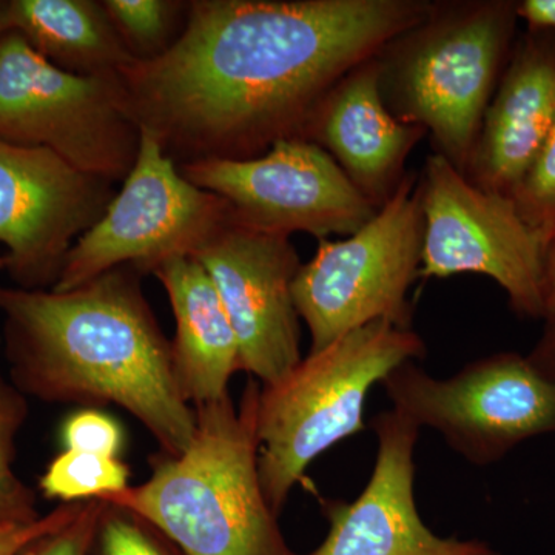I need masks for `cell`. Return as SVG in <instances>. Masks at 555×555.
Masks as SVG:
<instances>
[{
  "mask_svg": "<svg viewBox=\"0 0 555 555\" xmlns=\"http://www.w3.org/2000/svg\"><path fill=\"white\" fill-rule=\"evenodd\" d=\"M429 0H196L155 60L120 69L127 102L177 166L250 159L305 139L328 91Z\"/></svg>",
  "mask_w": 555,
  "mask_h": 555,
  "instance_id": "1",
  "label": "cell"
},
{
  "mask_svg": "<svg viewBox=\"0 0 555 555\" xmlns=\"http://www.w3.org/2000/svg\"><path fill=\"white\" fill-rule=\"evenodd\" d=\"M131 266L72 291L0 284L3 345L13 386L46 403L118 406L152 434L159 452L192 443L195 409L175 377L164 335Z\"/></svg>",
  "mask_w": 555,
  "mask_h": 555,
  "instance_id": "2",
  "label": "cell"
},
{
  "mask_svg": "<svg viewBox=\"0 0 555 555\" xmlns=\"http://www.w3.org/2000/svg\"><path fill=\"white\" fill-rule=\"evenodd\" d=\"M258 379L238 406L230 396L195 406L192 443L152 456V477L101 499L158 526L188 555H308L288 546L258 470Z\"/></svg>",
  "mask_w": 555,
  "mask_h": 555,
  "instance_id": "3",
  "label": "cell"
},
{
  "mask_svg": "<svg viewBox=\"0 0 555 555\" xmlns=\"http://www.w3.org/2000/svg\"><path fill=\"white\" fill-rule=\"evenodd\" d=\"M516 2H433L429 14L377 54L379 90L398 120L423 127L460 173L499 86Z\"/></svg>",
  "mask_w": 555,
  "mask_h": 555,
  "instance_id": "4",
  "label": "cell"
},
{
  "mask_svg": "<svg viewBox=\"0 0 555 555\" xmlns=\"http://www.w3.org/2000/svg\"><path fill=\"white\" fill-rule=\"evenodd\" d=\"M425 353V343L412 328L378 320L309 352L275 385L261 386L259 480L276 516L317 456L364 429L372 386Z\"/></svg>",
  "mask_w": 555,
  "mask_h": 555,
  "instance_id": "5",
  "label": "cell"
},
{
  "mask_svg": "<svg viewBox=\"0 0 555 555\" xmlns=\"http://www.w3.org/2000/svg\"><path fill=\"white\" fill-rule=\"evenodd\" d=\"M0 141L49 149L118 184L137 163L141 127L119 75H73L7 31L0 36Z\"/></svg>",
  "mask_w": 555,
  "mask_h": 555,
  "instance_id": "6",
  "label": "cell"
},
{
  "mask_svg": "<svg viewBox=\"0 0 555 555\" xmlns=\"http://www.w3.org/2000/svg\"><path fill=\"white\" fill-rule=\"evenodd\" d=\"M423 211L418 178L408 171L396 195L364 228L343 241H318L292 294L309 327L310 352L374 321L412 328L408 292L420 278Z\"/></svg>",
  "mask_w": 555,
  "mask_h": 555,
  "instance_id": "7",
  "label": "cell"
},
{
  "mask_svg": "<svg viewBox=\"0 0 555 555\" xmlns=\"http://www.w3.org/2000/svg\"><path fill=\"white\" fill-rule=\"evenodd\" d=\"M393 409L437 430L476 466L500 462L531 438L555 434V382L528 357L500 352L434 378L406 361L382 383Z\"/></svg>",
  "mask_w": 555,
  "mask_h": 555,
  "instance_id": "8",
  "label": "cell"
},
{
  "mask_svg": "<svg viewBox=\"0 0 555 555\" xmlns=\"http://www.w3.org/2000/svg\"><path fill=\"white\" fill-rule=\"evenodd\" d=\"M232 218L224 199L182 177L158 139L141 129L133 169L100 221L76 241L51 291H72L120 266L147 275L169 259L195 257Z\"/></svg>",
  "mask_w": 555,
  "mask_h": 555,
  "instance_id": "9",
  "label": "cell"
},
{
  "mask_svg": "<svg viewBox=\"0 0 555 555\" xmlns=\"http://www.w3.org/2000/svg\"><path fill=\"white\" fill-rule=\"evenodd\" d=\"M418 188L420 278L480 273L505 291L517 315L545 320L546 244L514 201L478 189L438 153L426 159Z\"/></svg>",
  "mask_w": 555,
  "mask_h": 555,
  "instance_id": "10",
  "label": "cell"
},
{
  "mask_svg": "<svg viewBox=\"0 0 555 555\" xmlns=\"http://www.w3.org/2000/svg\"><path fill=\"white\" fill-rule=\"evenodd\" d=\"M179 170L224 199L241 224L287 236H349L378 214L326 150L308 139H283L257 158L196 160Z\"/></svg>",
  "mask_w": 555,
  "mask_h": 555,
  "instance_id": "11",
  "label": "cell"
},
{
  "mask_svg": "<svg viewBox=\"0 0 555 555\" xmlns=\"http://www.w3.org/2000/svg\"><path fill=\"white\" fill-rule=\"evenodd\" d=\"M115 185L49 149L0 141V243L17 287L56 286L69 250L105 214Z\"/></svg>",
  "mask_w": 555,
  "mask_h": 555,
  "instance_id": "12",
  "label": "cell"
},
{
  "mask_svg": "<svg viewBox=\"0 0 555 555\" xmlns=\"http://www.w3.org/2000/svg\"><path fill=\"white\" fill-rule=\"evenodd\" d=\"M217 288L238 338L241 366L259 385H275L301 356L294 286L301 261L291 236L235 218L195 255Z\"/></svg>",
  "mask_w": 555,
  "mask_h": 555,
  "instance_id": "13",
  "label": "cell"
},
{
  "mask_svg": "<svg viewBox=\"0 0 555 555\" xmlns=\"http://www.w3.org/2000/svg\"><path fill=\"white\" fill-rule=\"evenodd\" d=\"M378 451L366 488L352 503H323L324 542L308 555H499L481 540L434 534L415 505L414 451L420 427L401 412L372 420Z\"/></svg>",
  "mask_w": 555,
  "mask_h": 555,
  "instance_id": "14",
  "label": "cell"
},
{
  "mask_svg": "<svg viewBox=\"0 0 555 555\" xmlns=\"http://www.w3.org/2000/svg\"><path fill=\"white\" fill-rule=\"evenodd\" d=\"M423 127L398 120L379 90L377 56L339 80L310 119L305 139L326 150L375 207L396 195L408 156L425 138Z\"/></svg>",
  "mask_w": 555,
  "mask_h": 555,
  "instance_id": "15",
  "label": "cell"
},
{
  "mask_svg": "<svg viewBox=\"0 0 555 555\" xmlns=\"http://www.w3.org/2000/svg\"><path fill=\"white\" fill-rule=\"evenodd\" d=\"M505 68L463 175L511 198L555 124V35L526 33Z\"/></svg>",
  "mask_w": 555,
  "mask_h": 555,
  "instance_id": "16",
  "label": "cell"
},
{
  "mask_svg": "<svg viewBox=\"0 0 555 555\" xmlns=\"http://www.w3.org/2000/svg\"><path fill=\"white\" fill-rule=\"evenodd\" d=\"M152 275L177 321L171 361L182 397L193 408L228 397L230 378L243 371L238 338L206 269L195 258L178 257Z\"/></svg>",
  "mask_w": 555,
  "mask_h": 555,
  "instance_id": "17",
  "label": "cell"
},
{
  "mask_svg": "<svg viewBox=\"0 0 555 555\" xmlns=\"http://www.w3.org/2000/svg\"><path fill=\"white\" fill-rule=\"evenodd\" d=\"M7 24L36 53L73 75H119L134 62L102 2L9 0Z\"/></svg>",
  "mask_w": 555,
  "mask_h": 555,
  "instance_id": "18",
  "label": "cell"
},
{
  "mask_svg": "<svg viewBox=\"0 0 555 555\" xmlns=\"http://www.w3.org/2000/svg\"><path fill=\"white\" fill-rule=\"evenodd\" d=\"M102 7L134 61H150L166 53L181 35L189 2L104 0Z\"/></svg>",
  "mask_w": 555,
  "mask_h": 555,
  "instance_id": "19",
  "label": "cell"
},
{
  "mask_svg": "<svg viewBox=\"0 0 555 555\" xmlns=\"http://www.w3.org/2000/svg\"><path fill=\"white\" fill-rule=\"evenodd\" d=\"M130 469L119 456L69 451L57 455L40 478V491L62 503L101 500L129 488Z\"/></svg>",
  "mask_w": 555,
  "mask_h": 555,
  "instance_id": "20",
  "label": "cell"
},
{
  "mask_svg": "<svg viewBox=\"0 0 555 555\" xmlns=\"http://www.w3.org/2000/svg\"><path fill=\"white\" fill-rule=\"evenodd\" d=\"M87 555L188 554L144 517L126 507L102 502Z\"/></svg>",
  "mask_w": 555,
  "mask_h": 555,
  "instance_id": "21",
  "label": "cell"
},
{
  "mask_svg": "<svg viewBox=\"0 0 555 555\" xmlns=\"http://www.w3.org/2000/svg\"><path fill=\"white\" fill-rule=\"evenodd\" d=\"M27 416L24 396L0 378V518L30 524L40 517L35 496L13 470L14 437Z\"/></svg>",
  "mask_w": 555,
  "mask_h": 555,
  "instance_id": "22",
  "label": "cell"
},
{
  "mask_svg": "<svg viewBox=\"0 0 555 555\" xmlns=\"http://www.w3.org/2000/svg\"><path fill=\"white\" fill-rule=\"evenodd\" d=\"M511 199L547 247L555 238V124Z\"/></svg>",
  "mask_w": 555,
  "mask_h": 555,
  "instance_id": "23",
  "label": "cell"
},
{
  "mask_svg": "<svg viewBox=\"0 0 555 555\" xmlns=\"http://www.w3.org/2000/svg\"><path fill=\"white\" fill-rule=\"evenodd\" d=\"M62 438L69 451L107 456H118L124 444V434L118 423L96 409H83L69 416Z\"/></svg>",
  "mask_w": 555,
  "mask_h": 555,
  "instance_id": "24",
  "label": "cell"
},
{
  "mask_svg": "<svg viewBox=\"0 0 555 555\" xmlns=\"http://www.w3.org/2000/svg\"><path fill=\"white\" fill-rule=\"evenodd\" d=\"M101 507V500H86L78 516L35 540L20 555H87Z\"/></svg>",
  "mask_w": 555,
  "mask_h": 555,
  "instance_id": "25",
  "label": "cell"
},
{
  "mask_svg": "<svg viewBox=\"0 0 555 555\" xmlns=\"http://www.w3.org/2000/svg\"><path fill=\"white\" fill-rule=\"evenodd\" d=\"M82 505L83 502L62 503L51 513L40 516L30 524H17L0 518V555H20L35 540L67 525L78 516Z\"/></svg>",
  "mask_w": 555,
  "mask_h": 555,
  "instance_id": "26",
  "label": "cell"
},
{
  "mask_svg": "<svg viewBox=\"0 0 555 555\" xmlns=\"http://www.w3.org/2000/svg\"><path fill=\"white\" fill-rule=\"evenodd\" d=\"M516 14L528 25V31L555 35V0L516 2Z\"/></svg>",
  "mask_w": 555,
  "mask_h": 555,
  "instance_id": "27",
  "label": "cell"
},
{
  "mask_svg": "<svg viewBox=\"0 0 555 555\" xmlns=\"http://www.w3.org/2000/svg\"><path fill=\"white\" fill-rule=\"evenodd\" d=\"M545 321V332L528 358L545 377L555 382V313Z\"/></svg>",
  "mask_w": 555,
  "mask_h": 555,
  "instance_id": "28",
  "label": "cell"
},
{
  "mask_svg": "<svg viewBox=\"0 0 555 555\" xmlns=\"http://www.w3.org/2000/svg\"><path fill=\"white\" fill-rule=\"evenodd\" d=\"M545 320L555 313V238L546 247L545 257Z\"/></svg>",
  "mask_w": 555,
  "mask_h": 555,
  "instance_id": "29",
  "label": "cell"
},
{
  "mask_svg": "<svg viewBox=\"0 0 555 555\" xmlns=\"http://www.w3.org/2000/svg\"><path fill=\"white\" fill-rule=\"evenodd\" d=\"M7 9H9V0H0V36L9 31L7 24Z\"/></svg>",
  "mask_w": 555,
  "mask_h": 555,
  "instance_id": "30",
  "label": "cell"
}]
</instances>
